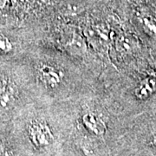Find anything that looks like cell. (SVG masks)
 <instances>
[{"label":"cell","instance_id":"cell-1","mask_svg":"<svg viewBox=\"0 0 156 156\" xmlns=\"http://www.w3.org/2000/svg\"><path fill=\"white\" fill-rule=\"evenodd\" d=\"M18 96L17 85L9 76H0V111H10Z\"/></svg>","mask_w":156,"mask_h":156},{"label":"cell","instance_id":"cell-2","mask_svg":"<svg viewBox=\"0 0 156 156\" xmlns=\"http://www.w3.org/2000/svg\"><path fill=\"white\" fill-rule=\"evenodd\" d=\"M29 137L37 147H46L53 141V134L48 124L42 121H35L29 127Z\"/></svg>","mask_w":156,"mask_h":156},{"label":"cell","instance_id":"cell-3","mask_svg":"<svg viewBox=\"0 0 156 156\" xmlns=\"http://www.w3.org/2000/svg\"><path fill=\"white\" fill-rule=\"evenodd\" d=\"M37 70L39 79L49 89H56L62 82L63 74L54 65L43 62L37 65Z\"/></svg>","mask_w":156,"mask_h":156},{"label":"cell","instance_id":"cell-4","mask_svg":"<svg viewBox=\"0 0 156 156\" xmlns=\"http://www.w3.org/2000/svg\"><path fill=\"white\" fill-rule=\"evenodd\" d=\"M156 92V73L148 75L138 84L134 95L140 100H146Z\"/></svg>","mask_w":156,"mask_h":156},{"label":"cell","instance_id":"cell-5","mask_svg":"<svg viewBox=\"0 0 156 156\" xmlns=\"http://www.w3.org/2000/svg\"><path fill=\"white\" fill-rule=\"evenodd\" d=\"M83 123L84 127L89 130L90 133L95 135H102L106 131V125L103 121L95 113L88 112L83 116Z\"/></svg>","mask_w":156,"mask_h":156},{"label":"cell","instance_id":"cell-6","mask_svg":"<svg viewBox=\"0 0 156 156\" xmlns=\"http://www.w3.org/2000/svg\"><path fill=\"white\" fill-rule=\"evenodd\" d=\"M13 50V44L5 35L0 33V55H8Z\"/></svg>","mask_w":156,"mask_h":156},{"label":"cell","instance_id":"cell-7","mask_svg":"<svg viewBox=\"0 0 156 156\" xmlns=\"http://www.w3.org/2000/svg\"><path fill=\"white\" fill-rule=\"evenodd\" d=\"M0 156H13L11 148L4 142H0Z\"/></svg>","mask_w":156,"mask_h":156},{"label":"cell","instance_id":"cell-8","mask_svg":"<svg viewBox=\"0 0 156 156\" xmlns=\"http://www.w3.org/2000/svg\"><path fill=\"white\" fill-rule=\"evenodd\" d=\"M143 24H144V26H145L146 28L148 29L150 31L155 33L156 32L155 23L153 22V21H151L150 18H144V20H143Z\"/></svg>","mask_w":156,"mask_h":156}]
</instances>
